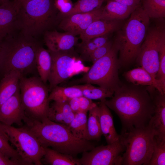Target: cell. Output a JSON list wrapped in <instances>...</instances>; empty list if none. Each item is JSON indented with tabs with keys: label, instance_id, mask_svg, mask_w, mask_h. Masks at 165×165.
<instances>
[{
	"label": "cell",
	"instance_id": "obj_1",
	"mask_svg": "<svg viewBox=\"0 0 165 165\" xmlns=\"http://www.w3.org/2000/svg\"><path fill=\"white\" fill-rule=\"evenodd\" d=\"M147 86L122 84L105 103L119 117L122 129L147 126L154 112L153 100Z\"/></svg>",
	"mask_w": 165,
	"mask_h": 165
},
{
	"label": "cell",
	"instance_id": "obj_2",
	"mask_svg": "<svg viewBox=\"0 0 165 165\" xmlns=\"http://www.w3.org/2000/svg\"><path fill=\"white\" fill-rule=\"evenodd\" d=\"M24 122L44 147L74 157L95 147L89 141L75 137L67 126L47 117L35 119L27 117Z\"/></svg>",
	"mask_w": 165,
	"mask_h": 165
},
{
	"label": "cell",
	"instance_id": "obj_3",
	"mask_svg": "<svg viewBox=\"0 0 165 165\" xmlns=\"http://www.w3.org/2000/svg\"><path fill=\"white\" fill-rule=\"evenodd\" d=\"M41 45L35 38L15 33L0 44V72L4 75L17 71L23 76L31 73L36 67L37 50Z\"/></svg>",
	"mask_w": 165,
	"mask_h": 165
},
{
	"label": "cell",
	"instance_id": "obj_4",
	"mask_svg": "<svg viewBox=\"0 0 165 165\" xmlns=\"http://www.w3.org/2000/svg\"><path fill=\"white\" fill-rule=\"evenodd\" d=\"M116 31L113 41L119 47L120 66L126 67L135 61L149 28L150 18L141 5Z\"/></svg>",
	"mask_w": 165,
	"mask_h": 165
},
{
	"label": "cell",
	"instance_id": "obj_5",
	"mask_svg": "<svg viewBox=\"0 0 165 165\" xmlns=\"http://www.w3.org/2000/svg\"><path fill=\"white\" fill-rule=\"evenodd\" d=\"M58 13L54 0H31L21 4L16 29L24 35L35 38L49 31L57 21Z\"/></svg>",
	"mask_w": 165,
	"mask_h": 165
},
{
	"label": "cell",
	"instance_id": "obj_6",
	"mask_svg": "<svg viewBox=\"0 0 165 165\" xmlns=\"http://www.w3.org/2000/svg\"><path fill=\"white\" fill-rule=\"evenodd\" d=\"M118 53V46L113 41L111 50L106 55L93 63L82 77L71 81L68 85L85 83L96 84L114 93L122 84L118 76L120 66Z\"/></svg>",
	"mask_w": 165,
	"mask_h": 165
},
{
	"label": "cell",
	"instance_id": "obj_7",
	"mask_svg": "<svg viewBox=\"0 0 165 165\" xmlns=\"http://www.w3.org/2000/svg\"><path fill=\"white\" fill-rule=\"evenodd\" d=\"M155 133L148 125L122 129L119 140L125 147L122 165H148L153 151Z\"/></svg>",
	"mask_w": 165,
	"mask_h": 165
},
{
	"label": "cell",
	"instance_id": "obj_8",
	"mask_svg": "<svg viewBox=\"0 0 165 165\" xmlns=\"http://www.w3.org/2000/svg\"><path fill=\"white\" fill-rule=\"evenodd\" d=\"M19 88L22 105L26 116L35 119L47 117L50 108L49 90L40 78L22 76Z\"/></svg>",
	"mask_w": 165,
	"mask_h": 165
},
{
	"label": "cell",
	"instance_id": "obj_9",
	"mask_svg": "<svg viewBox=\"0 0 165 165\" xmlns=\"http://www.w3.org/2000/svg\"><path fill=\"white\" fill-rule=\"evenodd\" d=\"M9 141L16 148L22 159L28 165L42 164L45 148L35 134L26 127L16 128L2 125Z\"/></svg>",
	"mask_w": 165,
	"mask_h": 165
},
{
	"label": "cell",
	"instance_id": "obj_10",
	"mask_svg": "<svg viewBox=\"0 0 165 165\" xmlns=\"http://www.w3.org/2000/svg\"><path fill=\"white\" fill-rule=\"evenodd\" d=\"M48 50L52 59L48 81L50 92L55 86L74 76L86 72L90 68V67L85 65L74 49L58 52Z\"/></svg>",
	"mask_w": 165,
	"mask_h": 165
},
{
	"label": "cell",
	"instance_id": "obj_11",
	"mask_svg": "<svg viewBox=\"0 0 165 165\" xmlns=\"http://www.w3.org/2000/svg\"><path fill=\"white\" fill-rule=\"evenodd\" d=\"M164 19L148 29L136 58L141 67L156 78L159 67V50L163 35L165 33Z\"/></svg>",
	"mask_w": 165,
	"mask_h": 165
},
{
	"label": "cell",
	"instance_id": "obj_12",
	"mask_svg": "<svg viewBox=\"0 0 165 165\" xmlns=\"http://www.w3.org/2000/svg\"><path fill=\"white\" fill-rule=\"evenodd\" d=\"M125 150L119 139L113 143L94 147L84 152L78 160L80 165H120L122 163L121 154Z\"/></svg>",
	"mask_w": 165,
	"mask_h": 165
},
{
	"label": "cell",
	"instance_id": "obj_13",
	"mask_svg": "<svg viewBox=\"0 0 165 165\" xmlns=\"http://www.w3.org/2000/svg\"><path fill=\"white\" fill-rule=\"evenodd\" d=\"M103 6L93 11L73 14L60 20L59 28L76 36L83 32L93 22L101 18Z\"/></svg>",
	"mask_w": 165,
	"mask_h": 165
},
{
	"label": "cell",
	"instance_id": "obj_14",
	"mask_svg": "<svg viewBox=\"0 0 165 165\" xmlns=\"http://www.w3.org/2000/svg\"><path fill=\"white\" fill-rule=\"evenodd\" d=\"M147 89L155 106L154 113L148 125L154 131L155 137L165 140V94L152 86H147Z\"/></svg>",
	"mask_w": 165,
	"mask_h": 165
},
{
	"label": "cell",
	"instance_id": "obj_15",
	"mask_svg": "<svg viewBox=\"0 0 165 165\" xmlns=\"http://www.w3.org/2000/svg\"><path fill=\"white\" fill-rule=\"evenodd\" d=\"M27 117L22 105L20 89L0 106V123L10 126L22 125Z\"/></svg>",
	"mask_w": 165,
	"mask_h": 165
},
{
	"label": "cell",
	"instance_id": "obj_16",
	"mask_svg": "<svg viewBox=\"0 0 165 165\" xmlns=\"http://www.w3.org/2000/svg\"><path fill=\"white\" fill-rule=\"evenodd\" d=\"M21 6L18 0L0 4V42L17 30V18Z\"/></svg>",
	"mask_w": 165,
	"mask_h": 165
},
{
	"label": "cell",
	"instance_id": "obj_17",
	"mask_svg": "<svg viewBox=\"0 0 165 165\" xmlns=\"http://www.w3.org/2000/svg\"><path fill=\"white\" fill-rule=\"evenodd\" d=\"M78 38L68 33L48 31L44 34V41L48 50L53 52L67 51L74 49Z\"/></svg>",
	"mask_w": 165,
	"mask_h": 165
},
{
	"label": "cell",
	"instance_id": "obj_18",
	"mask_svg": "<svg viewBox=\"0 0 165 165\" xmlns=\"http://www.w3.org/2000/svg\"><path fill=\"white\" fill-rule=\"evenodd\" d=\"M123 21L97 20L79 35V38L82 42H85L94 38L109 34L118 30L123 24Z\"/></svg>",
	"mask_w": 165,
	"mask_h": 165
},
{
	"label": "cell",
	"instance_id": "obj_19",
	"mask_svg": "<svg viewBox=\"0 0 165 165\" xmlns=\"http://www.w3.org/2000/svg\"><path fill=\"white\" fill-rule=\"evenodd\" d=\"M98 106L100 111L101 130L106 142L108 144H110L119 141L120 135L116 131L113 117L109 108L105 104V101H101Z\"/></svg>",
	"mask_w": 165,
	"mask_h": 165
},
{
	"label": "cell",
	"instance_id": "obj_20",
	"mask_svg": "<svg viewBox=\"0 0 165 165\" xmlns=\"http://www.w3.org/2000/svg\"><path fill=\"white\" fill-rule=\"evenodd\" d=\"M124 75L130 83L138 85L152 86L165 94L160 81L153 77L141 67L127 71L124 73Z\"/></svg>",
	"mask_w": 165,
	"mask_h": 165
},
{
	"label": "cell",
	"instance_id": "obj_21",
	"mask_svg": "<svg viewBox=\"0 0 165 165\" xmlns=\"http://www.w3.org/2000/svg\"><path fill=\"white\" fill-rule=\"evenodd\" d=\"M23 76L19 72L12 71L4 75L0 82V106L19 89V82Z\"/></svg>",
	"mask_w": 165,
	"mask_h": 165
},
{
	"label": "cell",
	"instance_id": "obj_22",
	"mask_svg": "<svg viewBox=\"0 0 165 165\" xmlns=\"http://www.w3.org/2000/svg\"><path fill=\"white\" fill-rule=\"evenodd\" d=\"M103 7L101 19L123 20L128 18L136 8L112 0H107Z\"/></svg>",
	"mask_w": 165,
	"mask_h": 165
},
{
	"label": "cell",
	"instance_id": "obj_23",
	"mask_svg": "<svg viewBox=\"0 0 165 165\" xmlns=\"http://www.w3.org/2000/svg\"><path fill=\"white\" fill-rule=\"evenodd\" d=\"M36 67L40 78L46 84L49 79L52 64L50 54L48 50L41 46L36 56Z\"/></svg>",
	"mask_w": 165,
	"mask_h": 165
},
{
	"label": "cell",
	"instance_id": "obj_24",
	"mask_svg": "<svg viewBox=\"0 0 165 165\" xmlns=\"http://www.w3.org/2000/svg\"><path fill=\"white\" fill-rule=\"evenodd\" d=\"M44 148L45 152L42 159L45 163L51 165H80L78 159L72 155L60 152L49 147Z\"/></svg>",
	"mask_w": 165,
	"mask_h": 165
},
{
	"label": "cell",
	"instance_id": "obj_25",
	"mask_svg": "<svg viewBox=\"0 0 165 165\" xmlns=\"http://www.w3.org/2000/svg\"><path fill=\"white\" fill-rule=\"evenodd\" d=\"M87 113L81 112L76 113L74 118L68 127L75 137L88 141Z\"/></svg>",
	"mask_w": 165,
	"mask_h": 165
},
{
	"label": "cell",
	"instance_id": "obj_26",
	"mask_svg": "<svg viewBox=\"0 0 165 165\" xmlns=\"http://www.w3.org/2000/svg\"><path fill=\"white\" fill-rule=\"evenodd\" d=\"M50 92L49 97L50 101H68L71 98L83 96L81 89L77 85L68 87H62L57 85Z\"/></svg>",
	"mask_w": 165,
	"mask_h": 165
},
{
	"label": "cell",
	"instance_id": "obj_27",
	"mask_svg": "<svg viewBox=\"0 0 165 165\" xmlns=\"http://www.w3.org/2000/svg\"><path fill=\"white\" fill-rule=\"evenodd\" d=\"M87 119L88 140H99L102 135L100 124V111L98 105L89 111Z\"/></svg>",
	"mask_w": 165,
	"mask_h": 165
},
{
	"label": "cell",
	"instance_id": "obj_28",
	"mask_svg": "<svg viewBox=\"0 0 165 165\" xmlns=\"http://www.w3.org/2000/svg\"><path fill=\"white\" fill-rule=\"evenodd\" d=\"M106 1L107 0H78L73 4V8L69 12L58 15V19L76 13H86L96 10L101 7Z\"/></svg>",
	"mask_w": 165,
	"mask_h": 165
},
{
	"label": "cell",
	"instance_id": "obj_29",
	"mask_svg": "<svg viewBox=\"0 0 165 165\" xmlns=\"http://www.w3.org/2000/svg\"><path fill=\"white\" fill-rule=\"evenodd\" d=\"M109 34L92 38L85 42H82L76 45L80 53L79 57L82 61H86L89 55L98 48L105 44L109 40Z\"/></svg>",
	"mask_w": 165,
	"mask_h": 165
},
{
	"label": "cell",
	"instance_id": "obj_30",
	"mask_svg": "<svg viewBox=\"0 0 165 165\" xmlns=\"http://www.w3.org/2000/svg\"><path fill=\"white\" fill-rule=\"evenodd\" d=\"M141 6L150 18L160 19L165 17V0H142Z\"/></svg>",
	"mask_w": 165,
	"mask_h": 165
},
{
	"label": "cell",
	"instance_id": "obj_31",
	"mask_svg": "<svg viewBox=\"0 0 165 165\" xmlns=\"http://www.w3.org/2000/svg\"><path fill=\"white\" fill-rule=\"evenodd\" d=\"M81 89L83 96L91 100L105 101L106 98L112 97L114 92L100 87H97L90 83L76 85Z\"/></svg>",
	"mask_w": 165,
	"mask_h": 165
},
{
	"label": "cell",
	"instance_id": "obj_32",
	"mask_svg": "<svg viewBox=\"0 0 165 165\" xmlns=\"http://www.w3.org/2000/svg\"><path fill=\"white\" fill-rule=\"evenodd\" d=\"M165 165V140L155 136L153 151L148 165Z\"/></svg>",
	"mask_w": 165,
	"mask_h": 165
},
{
	"label": "cell",
	"instance_id": "obj_33",
	"mask_svg": "<svg viewBox=\"0 0 165 165\" xmlns=\"http://www.w3.org/2000/svg\"><path fill=\"white\" fill-rule=\"evenodd\" d=\"M156 78L161 85L165 93V33L162 36L159 50V67Z\"/></svg>",
	"mask_w": 165,
	"mask_h": 165
},
{
	"label": "cell",
	"instance_id": "obj_34",
	"mask_svg": "<svg viewBox=\"0 0 165 165\" xmlns=\"http://www.w3.org/2000/svg\"><path fill=\"white\" fill-rule=\"evenodd\" d=\"M7 138L0 133V152L9 158L16 161L28 164L24 161L16 149L14 148L9 142Z\"/></svg>",
	"mask_w": 165,
	"mask_h": 165
},
{
	"label": "cell",
	"instance_id": "obj_35",
	"mask_svg": "<svg viewBox=\"0 0 165 165\" xmlns=\"http://www.w3.org/2000/svg\"><path fill=\"white\" fill-rule=\"evenodd\" d=\"M113 41L109 40L105 44L98 48L93 52L89 56L87 61L93 63L97 60L106 55L111 50Z\"/></svg>",
	"mask_w": 165,
	"mask_h": 165
},
{
	"label": "cell",
	"instance_id": "obj_36",
	"mask_svg": "<svg viewBox=\"0 0 165 165\" xmlns=\"http://www.w3.org/2000/svg\"><path fill=\"white\" fill-rule=\"evenodd\" d=\"M53 103L61 110L64 117V124L68 126L74 118L75 114L67 101H54Z\"/></svg>",
	"mask_w": 165,
	"mask_h": 165
},
{
	"label": "cell",
	"instance_id": "obj_37",
	"mask_svg": "<svg viewBox=\"0 0 165 165\" xmlns=\"http://www.w3.org/2000/svg\"><path fill=\"white\" fill-rule=\"evenodd\" d=\"M47 118L54 122L64 124V117L61 110L53 103L50 107Z\"/></svg>",
	"mask_w": 165,
	"mask_h": 165
},
{
	"label": "cell",
	"instance_id": "obj_38",
	"mask_svg": "<svg viewBox=\"0 0 165 165\" xmlns=\"http://www.w3.org/2000/svg\"><path fill=\"white\" fill-rule=\"evenodd\" d=\"M54 5L58 11V15L68 13L72 9L73 6L71 0H54Z\"/></svg>",
	"mask_w": 165,
	"mask_h": 165
},
{
	"label": "cell",
	"instance_id": "obj_39",
	"mask_svg": "<svg viewBox=\"0 0 165 165\" xmlns=\"http://www.w3.org/2000/svg\"><path fill=\"white\" fill-rule=\"evenodd\" d=\"M79 112H87L97 105L92 100L83 96L79 97Z\"/></svg>",
	"mask_w": 165,
	"mask_h": 165
},
{
	"label": "cell",
	"instance_id": "obj_40",
	"mask_svg": "<svg viewBox=\"0 0 165 165\" xmlns=\"http://www.w3.org/2000/svg\"><path fill=\"white\" fill-rule=\"evenodd\" d=\"M25 164L22 162L12 160L0 152V165H22Z\"/></svg>",
	"mask_w": 165,
	"mask_h": 165
},
{
	"label": "cell",
	"instance_id": "obj_41",
	"mask_svg": "<svg viewBox=\"0 0 165 165\" xmlns=\"http://www.w3.org/2000/svg\"><path fill=\"white\" fill-rule=\"evenodd\" d=\"M79 97H74L70 99L67 101L71 109L75 114L79 112Z\"/></svg>",
	"mask_w": 165,
	"mask_h": 165
},
{
	"label": "cell",
	"instance_id": "obj_42",
	"mask_svg": "<svg viewBox=\"0 0 165 165\" xmlns=\"http://www.w3.org/2000/svg\"><path fill=\"white\" fill-rule=\"evenodd\" d=\"M116 1L126 6L137 8L141 5L142 0H109Z\"/></svg>",
	"mask_w": 165,
	"mask_h": 165
},
{
	"label": "cell",
	"instance_id": "obj_43",
	"mask_svg": "<svg viewBox=\"0 0 165 165\" xmlns=\"http://www.w3.org/2000/svg\"><path fill=\"white\" fill-rule=\"evenodd\" d=\"M0 133L8 138L7 136L5 133L2 124L0 123Z\"/></svg>",
	"mask_w": 165,
	"mask_h": 165
},
{
	"label": "cell",
	"instance_id": "obj_44",
	"mask_svg": "<svg viewBox=\"0 0 165 165\" xmlns=\"http://www.w3.org/2000/svg\"><path fill=\"white\" fill-rule=\"evenodd\" d=\"M21 4H23L31 0H18Z\"/></svg>",
	"mask_w": 165,
	"mask_h": 165
},
{
	"label": "cell",
	"instance_id": "obj_45",
	"mask_svg": "<svg viewBox=\"0 0 165 165\" xmlns=\"http://www.w3.org/2000/svg\"><path fill=\"white\" fill-rule=\"evenodd\" d=\"M10 0H0V4Z\"/></svg>",
	"mask_w": 165,
	"mask_h": 165
},
{
	"label": "cell",
	"instance_id": "obj_46",
	"mask_svg": "<svg viewBox=\"0 0 165 165\" xmlns=\"http://www.w3.org/2000/svg\"></svg>",
	"mask_w": 165,
	"mask_h": 165
}]
</instances>
